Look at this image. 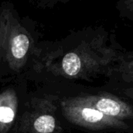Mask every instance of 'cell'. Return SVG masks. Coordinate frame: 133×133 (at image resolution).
I'll list each match as a JSON object with an SVG mask.
<instances>
[{
    "label": "cell",
    "instance_id": "obj_1",
    "mask_svg": "<svg viewBox=\"0 0 133 133\" xmlns=\"http://www.w3.org/2000/svg\"><path fill=\"white\" fill-rule=\"evenodd\" d=\"M65 111L74 125L90 132L133 133L129 125L104 115L76 96L67 101Z\"/></svg>",
    "mask_w": 133,
    "mask_h": 133
},
{
    "label": "cell",
    "instance_id": "obj_2",
    "mask_svg": "<svg viewBox=\"0 0 133 133\" xmlns=\"http://www.w3.org/2000/svg\"><path fill=\"white\" fill-rule=\"evenodd\" d=\"M104 115L133 129V102L103 87H89L75 95Z\"/></svg>",
    "mask_w": 133,
    "mask_h": 133
},
{
    "label": "cell",
    "instance_id": "obj_3",
    "mask_svg": "<svg viewBox=\"0 0 133 133\" xmlns=\"http://www.w3.org/2000/svg\"><path fill=\"white\" fill-rule=\"evenodd\" d=\"M104 89L118 94L133 87V51L127 50L105 78Z\"/></svg>",
    "mask_w": 133,
    "mask_h": 133
},
{
    "label": "cell",
    "instance_id": "obj_4",
    "mask_svg": "<svg viewBox=\"0 0 133 133\" xmlns=\"http://www.w3.org/2000/svg\"><path fill=\"white\" fill-rule=\"evenodd\" d=\"M30 46V41L26 35L20 34L15 36L12 41L11 52L16 59L23 58L27 53Z\"/></svg>",
    "mask_w": 133,
    "mask_h": 133
},
{
    "label": "cell",
    "instance_id": "obj_5",
    "mask_svg": "<svg viewBox=\"0 0 133 133\" xmlns=\"http://www.w3.org/2000/svg\"><path fill=\"white\" fill-rule=\"evenodd\" d=\"M55 118L48 115L38 117L34 123L35 130L40 133H51L55 131Z\"/></svg>",
    "mask_w": 133,
    "mask_h": 133
},
{
    "label": "cell",
    "instance_id": "obj_6",
    "mask_svg": "<svg viewBox=\"0 0 133 133\" xmlns=\"http://www.w3.org/2000/svg\"><path fill=\"white\" fill-rule=\"evenodd\" d=\"M115 9L121 18L133 21V0H120L116 2Z\"/></svg>",
    "mask_w": 133,
    "mask_h": 133
},
{
    "label": "cell",
    "instance_id": "obj_7",
    "mask_svg": "<svg viewBox=\"0 0 133 133\" xmlns=\"http://www.w3.org/2000/svg\"><path fill=\"white\" fill-rule=\"evenodd\" d=\"M15 118V112L10 107L0 106V122L3 124H9L13 121Z\"/></svg>",
    "mask_w": 133,
    "mask_h": 133
},
{
    "label": "cell",
    "instance_id": "obj_8",
    "mask_svg": "<svg viewBox=\"0 0 133 133\" xmlns=\"http://www.w3.org/2000/svg\"><path fill=\"white\" fill-rule=\"evenodd\" d=\"M118 95H120V96L123 97L124 98H125V99H127V100L133 102V87L122 91L121 93L118 94Z\"/></svg>",
    "mask_w": 133,
    "mask_h": 133
}]
</instances>
